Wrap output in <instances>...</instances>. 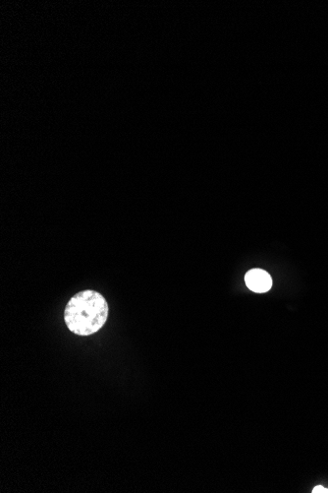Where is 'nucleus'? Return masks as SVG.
Instances as JSON below:
<instances>
[{
  "instance_id": "f257e3e1",
  "label": "nucleus",
  "mask_w": 328,
  "mask_h": 493,
  "mask_svg": "<svg viewBox=\"0 0 328 493\" xmlns=\"http://www.w3.org/2000/svg\"><path fill=\"white\" fill-rule=\"evenodd\" d=\"M107 317L108 304L105 298L92 290H86L72 296L64 311L67 328L78 336L95 334L104 326Z\"/></svg>"
},
{
  "instance_id": "f03ea898",
  "label": "nucleus",
  "mask_w": 328,
  "mask_h": 493,
  "mask_svg": "<svg viewBox=\"0 0 328 493\" xmlns=\"http://www.w3.org/2000/svg\"><path fill=\"white\" fill-rule=\"evenodd\" d=\"M247 287L254 293L264 294L268 292L272 287V279L270 275L262 269H253L245 276Z\"/></svg>"
},
{
  "instance_id": "7ed1b4c3",
  "label": "nucleus",
  "mask_w": 328,
  "mask_h": 493,
  "mask_svg": "<svg viewBox=\"0 0 328 493\" xmlns=\"http://www.w3.org/2000/svg\"><path fill=\"white\" fill-rule=\"evenodd\" d=\"M312 493H328V489H325V488H324V487H322V486H318V487H316V488L313 490V492H312Z\"/></svg>"
}]
</instances>
